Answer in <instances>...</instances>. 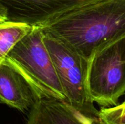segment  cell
I'll return each mask as SVG.
<instances>
[{
    "label": "cell",
    "instance_id": "obj_1",
    "mask_svg": "<svg viewBox=\"0 0 125 124\" xmlns=\"http://www.w3.org/2000/svg\"><path fill=\"white\" fill-rule=\"evenodd\" d=\"M41 28L87 61L94 50L125 35V0H94Z\"/></svg>",
    "mask_w": 125,
    "mask_h": 124
},
{
    "label": "cell",
    "instance_id": "obj_2",
    "mask_svg": "<svg viewBox=\"0 0 125 124\" xmlns=\"http://www.w3.org/2000/svg\"><path fill=\"white\" fill-rule=\"evenodd\" d=\"M87 95L101 108L119 105L125 94V35L94 50L87 60Z\"/></svg>",
    "mask_w": 125,
    "mask_h": 124
},
{
    "label": "cell",
    "instance_id": "obj_3",
    "mask_svg": "<svg viewBox=\"0 0 125 124\" xmlns=\"http://www.w3.org/2000/svg\"><path fill=\"white\" fill-rule=\"evenodd\" d=\"M40 26L33 27L11 49L6 59L27 79L39 99L65 100Z\"/></svg>",
    "mask_w": 125,
    "mask_h": 124
},
{
    "label": "cell",
    "instance_id": "obj_4",
    "mask_svg": "<svg viewBox=\"0 0 125 124\" xmlns=\"http://www.w3.org/2000/svg\"><path fill=\"white\" fill-rule=\"evenodd\" d=\"M43 39L64 94V101L84 115L98 117L99 110L86 90L87 61L62 41L45 34Z\"/></svg>",
    "mask_w": 125,
    "mask_h": 124
},
{
    "label": "cell",
    "instance_id": "obj_5",
    "mask_svg": "<svg viewBox=\"0 0 125 124\" xmlns=\"http://www.w3.org/2000/svg\"><path fill=\"white\" fill-rule=\"evenodd\" d=\"M94 0H0L7 20L44 26L64 13Z\"/></svg>",
    "mask_w": 125,
    "mask_h": 124
},
{
    "label": "cell",
    "instance_id": "obj_6",
    "mask_svg": "<svg viewBox=\"0 0 125 124\" xmlns=\"http://www.w3.org/2000/svg\"><path fill=\"white\" fill-rule=\"evenodd\" d=\"M40 99L34 90L19 71L7 59L0 63V102L28 113Z\"/></svg>",
    "mask_w": 125,
    "mask_h": 124
},
{
    "label": "cell",
    "instance_id": "obj_7",
    "mask_svg": "<svg viewBox=\"0 0 125 124\" xmlns=\"http://www.w3.org/2000/svg\"><path fill=\"white\" fill-rule=\"evenodd\" d=\"M26 124H102L98 117L83 114L64 100L38 99L28 113Z\"/></svg>",
    "mask_w": 125,
    "mask_h": 124
},
{
    "label": "cell",
    "instance_id": "obj_8",
    "mask_svg": "<svg viewBox=\"0 0 125 124\" xmlns=\"http://www.w3.org/2000/svg\"><path fill=\"white\" fill-rule=\"evenodd\" d=\"M33 26L7 20L0 22V63L4 61L14 45Z\"/></svg>",
    "mask_w": 125,
    "mask_h": 124
},
{
    "label": "cell",
    "instance_id": "obj_9",
    "mask_svg": "<svg viewBox=\"0 0 125 124\" xmlns=\"http://www.w3.org/2000/svg\"><path fill=\"white\" fill-rule=\"evenodd\" d=\"M98 118L102 124H125V105L101 108Z\"/></svg>",
    "mask_w": 125,
    "mask_h": 124
},
{
    "label": "cell",
    "instance_id": "obj_10",
    "mask_svg": "<svg viewBox=\"0 0 125 124\" xmlns=\"http://www.w3.org/2000/svg\"><path fill=\"white\" fill-rule=\"evenodd\" d=\"M7 20V13L6 10L0 6V22L1 21H4Z\"/></svg>",
    "mask_w": 125,
    "mask_h": 124
},
{
    "label": "cell",
    "instance_id": "obj_11",
    "mask_svg": "<svg viewBox=\"0 0 125 124\" xmlns=\"http://www.w3.org/2000/svg\"><path fill=\"white\" fill-rule=\"evenodd\" d=\"M122 104V105H125V101H124Z\"/></svg>",
    "mask_w": 125,
    "mask_h": 124
}]
</instances>
